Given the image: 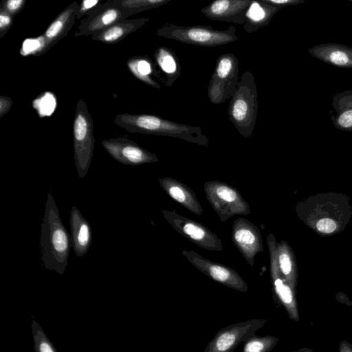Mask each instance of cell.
Returning <instances> with one entry per match:
<instances>
[{"instance_id": "obj_1", "label": "cell", "mask_w": 352, "mask_h": 352, "mask_svg": "<svg viewBox=\"0 0 352 352\" xmlns=\"http://www.w3.org/2000/svg\"><path fill=\"white\" fill-rule=\"evenodd\" d=\"M40 246L44 267L63 274L68 263L72 246L71 238L61 220L51 192L47 195L41 229Z\"/></svg>"}, {"instance_id": "obj_2", "label": "cell", "mask_w": 352, "mask_h": 352, "mask_svg": "<svg viewBox=\"0 0 352 352\" xmlns=\"http://www.w3.org/2000/svg\"><path fill=\"white\" fill-rule=\"evenodd\" d=\"M114 122L131 133L177 138L205 146L208 144L199 126L179 124L155 115L123 113L118 115Z\"/></svg>"}, {"instance_id": "obj_3", "label": "cell", "mask_w": 352, "mask_h": 352, "mask_svg": "<svg viewBox=\"0 0 352 352\" xmlns=\"http://www.w3.org/2000/svg\"><path fill=\"white\" fill-rule=\"evenodd\" d=\"M258 113V93L252 72H243L236 89L230 98L228 117L238 132L245 138L251 136Z\"/></svg>"}, {"instance_id": "obj_4", "label": "cell", "mask_w": 352, "mask_h": 352, "mask_svg": "<svg viewBox=\"0 0 352 352\" xmlns=\"http://www.w3.org/2000/svg\"><path fill=\"white\" fill-rule=\"evenodd\" d=\"M156 34L184 43L210 47L228 44L239 38L234 26L219 30L210 25L182 26L168 23L158 29Z\"/></svg>"}, {"instance_id": "obj_5", "label": "cell", "mask_w": 352, "mask_h": 352, "mask_svg": "<svg viewBox=\"0 0 352 352\" xmlns=\"http://www.w3.org/2000/svg\"><path fill=\"white\" fill-rule=\"evenodd\" d=\"M73 132L75 165L78 177L83 179L90 166L95 139L91 117L81 98L77 102Z\"/></svg>"}, {"instance_id": "obj_6", "label": "cell", "mask_w": 352, "mask_h": 352, "mask_svg": "<svg viewBox=\"0 0 352 352\" xmlns=\"http://www.w3.org/2000/svg\"><path fill=\"white\" fill-rule=\"evenodd\" d=\"M239 65L232 53L221 55L216 61L208 88V97L213 104L230 99L239 83Z\"/></svg>"}, {"instance_id": "obj_7", "label": "cell", "mask_w": 352, "mask_h": 352, "mask_svg": "<svg viewBox=\"0 0 352 352\" xmlns=\"http://www.w3.org/2000/svg\"><path fill=\"white\" fill-rule=\"evenodd\" d=\"M268 322L266 318L252 319L228 325L216 333L204 352H234L241 342L255 336Z\"/></svg>"}, {"instance_id": "obj_8", "label": "cell", "mask_w": 352, "mask_h": 352, "mask_svg": "<svg viewBox=\"0 0 352 352\" xmlns=\"http://www.w3.org/2000/svg\"><path fill=\"white\" fill-rule=\"evenodd\" d=\"M101 144L115 160L124 165L136 166L157 161L155 155L125 138L104 140Z\"/></svg>"}, {"instance_id": "obj_9", "label": "cell", "mask_w": 352, "mask_h": 352, "mask_svg": "<svg viewBox=\"0 0 352 352\" xmlns=\"http://www.w3.org/2000/svg\"><path fill=\"white\" fill-rule=\"evenodd\" d=\"M132 14L107 1L88 14L87 18L82 21L79 32H76V36L94 35Z\"/></svg>"}, {"instance_id": "obj_10", "label": "cell", "mask_w": 352, "mask_h": 352, "mask_svg": "<svg viewBox=\"0 0 352 352\" xmlns=\"http://www.w3.org/2000/svg\"><path fill=\"white\" fill-rule=\"evenodd\" d=\"M252 0H217L201 9L210 19L244 24Z\"/></svg>"}, {"instance_id": "obj_11", "label": "cell", "mask_w": 352, "mask_h": 352, "mask_svg": "<svg viewBox=\"0 0 352 352\" xmlns=\"http://www.w3.org/2000/svg\"><path fill=\"white\" fill-rule=\"evenodd\" d=\"M71 245L75 254L81 257L89 251L92 241V230L89 221L76 206L70 212Z\"/></svg>"}, {"instance_id": "obj_12", "label": "cell", "mask_w": 352, "mask_h": 352, "mask_svg": "<svg viewBox=\"0 0 352 352\" xmlns=\"http://www.w3.org/2000/svg\"><path fill=\"white\" fill-rule=\"evenodd\" d=\"M314 58L334 67L352 68V48L335 43H322L308 50Z\"/></svg>"}, {"instance_id": "obj_13", "label": "cell", "mask_w": 352, "mask_h": 352, "mask_svg": "<svg viewBox=\"0 0 352 352\" xmlns=\"http://www.w3.org/2000/svg\"><path fill=\"white\" fill-rule=\"evenodd\" d=\"M330 119L340 130L352 132V89L336 94L332 99Z\"/></svg>"}, {"instance_id": "obj_14", "label": "cell", "mask_w": 352, "mask_h": 352, "mask_svg": "<svg viewBox=\"0 0 352 352\" xmlns=\"http://www.w3.org/2000/svg\"><path fill=\"white\" fill-rule=\"evenodd\" d=\"M260 1H252L249 6L243 28L250 34L267 26L274 16L281 10Z\"/></svg>"}, {"instance_id": "obj_15", "label": "cell", "mask_w": 352, "mask_h": 352, "mask_svg": "<svg viewBox=\"0 0 352 352\" xmlns=\"http://www.w3.org/2000/svg\"><path fill=\"white\" fill-rule=\"evenodd\" d=\"M76 2L70 4L48 26L43 36L46 39L48 50L58 40L62 38L71 28L78 10Z\"/></svg>"}, {"instance_id": "obj_16", "label": "cell", "mask_w": 352, "mask_h": 352, "mask_svg": "<svg viewBox=\"0 0 352 352\" xmlns=\"http://www.w3.org/2000/svg\"><path fill=\"white\" fill-rule=\"evenodd\" d=\"M149 18L122 20L113 25L92 35V39L106 43H113L124 38L129 34L141 28Z\"/></svg>"}, {"instance_id": "obj_17", "label": "cell", "mask_w": 352, "mask_h": 352, "mask_svg": "<svg viewBox=\"0 0 352 352\" xmlns=\"http://www.w3.org/2000/svg\"><path fill=\"white\" fill-rule=\"evenodd\" d=\"M155 58L165 74V85L172 86L181 73L180 63L174 51L166 47H160L155 53Z\"/></svg>"}, {"instance_id": "obj_18", "label": "cell", "mask_w": 352, "mask_h": 352, "mask_svg": "<svg viewBox=\"0 0 352 352\" xmlns=\"http://www.w3.org/2000/svg\"><path fill=\"white\" fill-rule=\"evenodd\" d=\"M128 66L137 78L154 88H161V85L152 78L153 75L157 77L159 75L149 58L143 56L129 59Z\"/></svg>"}, {"instance_id": "obj_19", "label": "cell", "mask_w": 352, "mask_h": 352, "mask_svg": "<svg viewBox=\"0 0 352 352\" xmlns=\"http://www.w3.org/2000/svg\"><path fill=\"white\" fill-rule=\"evenodd\" d=\"M170 1V0H113L109 1V3L133 14L139 12L162 6Z\"/></svg>"}, {"instance_id": "obj_20", "label": "cell", "mask_w": 352, "mask_h": 352, "mask_svg": "<svg viewBox=\"0 0 352 352\" xmlns=\"http://www.w3.org/2000/svg\"><path fill=\"white\" fill-rule=\"evenodd\" d=\"M278 340L279 339L274 336L255 335L245 342L242 352H271Z\"/></svg>"}, {"instance_id": "obj_21", "label": "cell", "mask_w": 352, "mask_h": 352, "mask_svg": "<svg viewBox=\"0 0 352 352\" xmlns=\"http://www.w3.org/2000/svg\"><path fill=\"white\" fill-rule=\"evenodd\" d=\"M47 43L43 35L36 38L25 39L21 45L20 53L22 56L40 55L47 50Z\"/></svg>"}, {"instance_id": "obj_22", "label": "cell", "mask_w": 352, "mask_h": 352, "mask_svg": "<svg viewBox=\"0 0 352 352\" xmlns=\"http://www.w3.org/2000/svg\"><path fill=\"white\" fill-rule=\"evenodd\" d=\"M56 105V98L50 92L43 93L32 102L40 116H50L54 111Z\"/></svg>"}, {"instance_id": "obj_23", "label": "cell", "mask_w": 352, "mask_h": 352, "mask_svg": "<svg viewBox=\"0 0 352 352\" xmlns=\"http://www.w3.org/2000/svg\"><path fill=\"white\" fill-rule=\"evenodd\" d=\"M316 229L323 234H331L337 229L336 222L330 218H322L318 221Z\"/></svg>"}, {"instance_id": "obj_24", "label": "cell", "mask_w": 352, "mask_h": 352, "mask_svg": "<svg viewBox=\"0 0 352 352\" xmlns=\"http://www.w3.org/2000/svg\"><path fill=\"white\" fill-rule=\"evenodd\" d=\"M25 2V0H8L3 2L1 9L13 16L21 10Z\"/></svg>"}, {"instance_id": "obj_25", "label": "cell", "mask_w": 352, "mask_h": 352, "mask_svg": "<svg viewBox=\"0 0 352 352\" xmlns=\"http://www.w3.org/2000/svg\"><path fill=\"white\" fill-rule=\"evenodd\" d=\"M236 241L243 245H251L255 241V236L253 233L248 229H240L234 234Z\"/></svg>"}, {"instance_id": "obj_26", "label": "cell", "mask_w": 352, "mask_h": 352, "mask_svg": "<svg viewBox=\"0 0 352 352\" xmlns=\"http://www.w3.org/2000/svg\"><path fill=\"white\" fill-rule=\"evenodd\" d=\"M12 16L1 8L0 12V38H1L11 28Z\"/></svg>"}, {"instance_id": "obj_27", "label": "cell", "mask_w": 352, "mask_h": 352, "mask_svg": "<svg viewBox=\"0 0 352 352\" xmlns=\"http://www.w3.org/2000/svg\"><path fill=\"white\" fill-rule=\"evenodd\" d=\"M184 231L193 239H201L205 235L204 231L196 225L188 223L184 226Z\"/></svg>"}, {"instance_id": "obj_28", "label": "cell", "mask_w": 352, "mask_h": 352, "mask_svg": "<svg viewBox=\"0 0 352 352\" xmlns=\"http://www.w3.org/2000/svg\"><path fill=\"white\" fill-rule=\"evenodd\" d=\"M100 1L98 0H84L81 2L80 6H79L78 10L76 13V18H80L82 15L87 13L88 11L94 10V8L98 7V4L100 3Z\"/></svg>"}, {"instance_id": "obj_29", "label": "cell", "mask_w": 352, "mask_h": 352, "mask_svg": "<svg viewBox=\"0 0 352 352\" xmlns=\"http://www.w3.org/2000/svg\"><path fill=\"white\" fill-rule=\"evenodd\" d=\"M263 2L271 6L283 8L289 6H296L305 2L304 0H261Z\"/></svg>"}, {"instance_id": "obj_30", "label": "cell", "mask_w": 352, "mask_h": 352, "mask_svg": "<svg viewBox=\"0 0 352 352\" xmlns=\"http://www.w3.org/2000/svg\"><path fill=\"white\" fill-rule=\"evenodd\" d=\"M217 194L219 197L226 201L231 202L236 199L235 192L230 188L226 186H221L217 188Z\"/></svg>"}, {"instance_id": "obj_31", "label": "cell", "mask_w": 352, "mask_h": 352, "mask_svg": "<svg viewBox=\"0 0 352 352\" xmlns=\"http://www.w3.org/2000/svg\"><path fill=\"white\" fill-rule=\"evenodd\" d=\"M170 195L176 201L183 202L185 199V194L178 186H172L168 189Z\"/></svg>"}, {"instance_id": "obj_32", "label": "cell", "mask_w": 352, "mask_h": 352, "mask_svg": "<svg viewBox=\"0 0 352 352\" xmlns=\"http://www.w3.org/2000/svg\"><path fill=\"white\" fill-rule=\"evenodd\" d=\"M12 104V99L6 97L1 96L0 98V116L2 117L6 114L11 108Z\"/></svg>"}, {"instance_id": "obj_33", "label": "cell", "mask_w": 352, "mask_h": 352, "mask_svg": "<svg viewBox=\"0 0 352 352\" xmlns=\"http://www.w3.org/2000/svg\"><path fill=\"white\" fill-rule=\"evenodd\" d=\"M38 351L39 352H54L53 348L50 345V344L43 340V341L39 342L38 344Z\"/></svg>"}, {"instance_id": "obj_34", "label": "cell", "mask_w": 352, "mask_h": 352, "mask_svg": "<svg viewBox=\"0 0 352 352\" xmlns=\"http://www.w3.org/2000/svg\"><path fill=\"white\" fill-rule=\"evenodd\" d=\"M339 352H352V344L346 340H343L339 344Z\"/></svg>"}, {"instance_id": "obj_35", "label": "cell", "mask_w": 352, "mask_h": 352, "mask_svg": "<svg viewBox=\"0 0 352 352\" xmlns=\"http://www.w3.org/2000/svg\"><path fill=\"white\" fill-rule=\"evenodd\" d=\"M336 299L347 306L352 307V302L350 301L349 298L343 293H338L336 294Z\"/></svg>"}, {"instance_id": "obj_36", "label": "cell", "mask_w": 352, "mask_h": 352, "mask_svg": "<svg viewBox=\"0 0 352 352\" xmlns=\"http://www.w3.org/2000/svg\"><path fill=\"white\" fill-rule=\"evenodd\" d=\"M290 352H314L313 349L308 347H302L298 350L290 351Z\"/></svg>"}, {"instance_id": "obj_37", "label": "cell", "mask_w": 352, "mask_h": 352, "mask_svg": "<svg viewBox=\"0 0 352 352\" xmlns=\"http://www.w3.org/2000/svg\"><path fill=\"white\" fill-rule=\"evenodd\" d=\"M348 1H349L352 2V0H348Z\"/></svg>"}]
</instances>
